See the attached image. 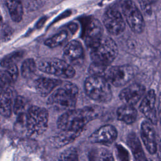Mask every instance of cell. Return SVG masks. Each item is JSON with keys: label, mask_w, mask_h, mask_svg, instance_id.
Wrapping results in <instances>:
<instances>
[{"label": "cell", "mask_w": 161, "mask_h": 161, "mask_svg": "<svg viewBox=\"0 0 161 161\" xmlns=\"http://www.w3.org/2000/svg\"><path fill=\"white\" fill-rule=\"evenodd\" d=\"M152 125L150 121H145L142 122L140 128L143 142L147 151L151 154L156 153L157 150L155 133Z\"/></svg>", "instance_id": "obj_14"}, {"label": "cell", "mask_w": 161, "mask_h": 161, "mask_svg": "<svg viewBox=\"0 0 161 161\" xmlns=\"http://www.w3.org/2000/svg\"><path fill=\"white\" fill-rule=\"evenodd\" d=\"M117 117L119 120L125 123L131 124L136 119L137 111L133 105L126 104L118 109Z\"/></svg>", "instance_id": "obj_19"}, {"label": "cell", "mask_w": 161, "mask_h": 161, "mask_svg": "<svg viewBox=\"0 0 161 161\" xmlns=\"http://www.w3.org/2000/svg\"><path fill=\"white\" fill-rule=\"evenodd\" d=\"M134 76V70L130 65L111 67L106 70L104 77L114 86H121L127 84Z\"/></svg>", "instance_id": "obj_9"}, {"label": "cell", "mask_w": 161, "mask_h": 161, "mask_svg": "<svg viewBox=\"0 0 161 161\" xmlns=\"http://www.w3.org/2000/svg\"><path fill=\"white\" fill-rule=\"evenodd\" d=\"M109 84L104 75H90L85 80V92L91 99L96 102L108 103L113 96Z\"/></svg>", "instance_id": "obj_3"}, {"label": "cell", "mask_w": 161, "mask_h": 161, "mask_svg": "<svg viewBox=\"0 0 161 161\" xmlns=\"http://www.w3.org/2000/svg\"><path fill=\"white\" fill-rule=\"evenodd\" d=\"M77 87L71 82L62 83L48 99V105L52 109L65 112L74 109L77 102Z\"/></svg>", "instance_id": "obj_2"}, {"label": "cell", "mask_w": 161, "mask_h": 161, "mask_svg": "<svg viewBox=\"0 0 161 161\" xmlns=\"http://www.w3.org/2000/svg\"><path fill=\"white\" fill-rule=\"evenodd\" d=\"M158 114L161 120V93L158 97Z\"/></svg>", "instance_id": "obj_34"}, {"label": "cell", "mask_w": 161, "mask_h": 161, "mask_svg": "<svg viewBox=\"0 0 161 161\" xmlns=\"http://www.w3.org/2000/svg\"><path fill=\"white\" fill-rule=\"evenodd\" d=\"M127 143L130 148L135 158L137 160H145L146 158L143 153L139 139L135 133H131L127 138Z\"/></svg>", "instance_id": "obj_21"}, {"label": "cell", "mask_w": 161, "mask_h": 161, "mask_svg": "<svg viewBox=\"0 0 161 161\" xmlns=\"http://www.w3.org/2000/svg\"><path fill=\"white\" fill-rule=\"evenodd\" d=\"M30 108V106L28 101L24 97L16 96L13 105V111L16 114L19 115L26 113Z\"/></svg>", "instance_id": "obj_26"}, {"label": "cell", "mask_w": 161, "mask_h": 161, "mask_svg": "<svg viewBox=\"0 0 161 161\" xmlns=\"http://www.w3.org/2000/svg\"><path fill=\"white\" fill-rule=\"evenodd\" d=\"M6 4L13 21L19 22L23 14V8L21 0H6Z\"/></svg>", "instance_id": "obj_22"}, {"label": "cell", "mask_w": 161, "mask_h": 161, "mask_svg": "<svg viewBox=\"0 0 161 161\" xmlns=\"http://www.w3.org/2000/svg\"><path fill=\"white\" fill-rule=\"evenodd\" d=\"M118 155L121 160H128V154L126 150L121 146L119 145L118 148Z\"/></svg>", "instance_id": "obj_31"}, {"label": "cell", "mask_w": 161, "mask_h": 161, "mask_svg": "<svg viewBox=\"0 0 161 161\" xmlns=\"http://www.w3.org/2000/svg\"><path fill=\"white\" fill-rule=\"evenodd\" d=\"M62 83V82L58 79L48 77H40L35 82V88L42 96H47Z\"/></svg>", "instance_id": "obj_17"}, {"label": "cell", "mask_w": 161, "mask_h": 161, "mask_svg": "<svg viewBox=\"0 0 161 161\" xmlns=\"http://www.w3.org/2000/svg\"><path fill=\"white\" fill-rule=\"evenodd\" d=\"M46 19H47L46 17H43V18H42L41 19H40V21H39L37 23V24H36V27H37L38 28L42 27V26H43V25L44 24V23L45 22Z\"/></svg>", "instance_id": "obj_32"}, {"label": "cell", "mask_w": 161, "mask_h": 161, "mask_svg": "<svg viewBox=\"0 0 161 161\" xmlns=\"http://www.w3.org/2000/svg\"><path fill=\"white\" fill-rule=\"evenodd\" d=\"M89 158L92 160H113L114 158L109 150L104 148H94L90 152Z\"/></svg>", "instance_id": "obj_24"}, {"label": "cell", "mask_w": 161, "mask_h": 161, "mask_svg": "<svg viewBox=\"0 0 161 161\" xmlns=\"http://www.w3.org/2000/svg\"><path fill=\"white\" fill-rule=\"evenodd\" d=\"M69 38V33L65 30H62L53 36L48 38L45 42V45L50 48H54L64 44Z\"/></svg>", "instance_id": "obj_23"}, {"label": "cell", "mask_w": 161, "mask_h": 161, "mask_svg": "<svg viewBox=\"0 0 161 161\" xmlns=\"http://www.w3.org/2000/svg\"><path fill=\"white\" fill-rule=\"evenodd\" d=\"M69 28L70 30V31L72 32H75L76 30H77V25L76 24H74V23H71L69 25Z\"/></svg>", "instance_id": "obj_33"}, {"label": "cell", "mask_w": 161, "mask_h": 161, "mask_svg": "<svg viewBox=\"0 0 161 161\" xmlns=\"http://www.w3.org/2000/svg\"><path fill=\"white\" fill-rule=\"evenodd\" d=\"M108 70V66L101 65L92 62L88 69V72L90 75H104Z\"/></svg>", "instance_id": "obj_28"}, {"label": "cell", "mask_w": 161, "mask_h": 161, "mask_svg": "<svg viewBox=\"0 0 161 161\" xmlns=\"http://www.w3.org/2000/svg\"><path fill=\"white\" fill-rule=\"evenodd\" d=\"M103 24L107 31L111 35H118L125 30V23L121 13L116 9L107 10L103 17Z\"/></svg>", "instance_id": "obj_10"}, {"label": "cell", "mask_w": 161, "mask_h": 161, "mask_svg": "<svg viewBox=\"0 0 161 161\" xmlns=\"http://www.w3.org/2000/svg\"><path fill=\"white\" fill-rule=\"evenodd\" d=\"M48 113L46 109L36 106H30L26 114V130L29 135H38L47 129Z\"/></svg>", "instance_id": "obj_5"}, {"label": "cell", "mask_w": 161, "mask_h": 161, "mask_svg": "<svg viewBox=\"0 0 161 161\" xmlns=\"http://www.w3.org/2000/svg\"><path fill=\"white\" fill-rule=\"evenodd\" d=\"M24 52L22 51L14 52L4 57L1 62V65L3 67H8L16 65L18 61L23 57Z\"/></svg>", "instance_id": "obj_27"}, {"label": "cell", "mask_w": 161, "mask_h": 161, "mask_svg": "<svg viewBox=\"0 0 161 161\" xmlns=\"http://www.w3.org/2000/svg\"><path fill=\"white\" fill-rule=\"evenodd\" d=\"M13 30L11 26L7 24L2 25L1 26V40L2 42H6L9 40L13 35Z\"/></svg>", "instance_id": "obj_30"}, {"label": "cell", "mask_w": 161, "mask_h": 161, "mask_svg": "<svg viewBox=\"0 0 161 161\" xmlns=\"http://www.w3.org/2000/svg\"><path fill=\"white\" fill-rule=\"evenodd\" d=\"M90 50L92 62L108 67L116 57L118 52L116 43L109 37L103 38L97 45Z\"/></svg>", "instance_id": "obj_4"}, {"label": "cell", "mask_w": 161, "mask_h": 161, "mask_svg": "<svg viewBox=\"0 0 161 161\" xmlns=\"http://www.w3.org/2000/svg\"><path fill=\"white\" fill-rule=\"evenodd\" d=\"M16 97L15 91L10 86L1 89V114L3 117L8 118L11 116Z\"/></svg>", "instance_id": "obj_16"}, {"label": "cell", "mask_w": 161, "mask_h": 161, "mask_svg": "<svg viewBox=\"0 0 161 161\" xmlns=\"http://www.w3.org/2000/svg\"><path fill=\"white\" fill-rule=\"evenodd\" d=\"M82 25V38L86 46L91 49L103 38L102 25L98 19L92 17L86 18Z\"/></svg>", "instance_id": "obj_7"}, {"label": "cell", "mask_w": 161, "mask_h": 161, "mask_svg": "<svg viewBox=\"0 0 161 161\" xmlns=\"http://www.w3.org/2000/svg\"><path fill=\"white\" fill-rule=\"evenodd\" d=\"M117 130L112 125H104L95 131L89 136V141L93 143L111 144L117 138Z\"/></svg>", "instance_id": "obj_11"}, {"label": "cell", "mask_w": 161, "mask_h": 161, "mask_svg": "<svg viewBox=\"0 0 161 161\" xmlns=\"http://www.w3.org/2000/svg\"><path fill=\"white\" fill-rule=\"evenodd\" d=\"M82 131L62 130V132L53 137L52 140V145L55 147H61L69 144L75 140Z\"/></svg>", "instance_id": "obj_18"}, {"label": "cell", "mask_w": 161, "mask_h": 161, "mask_svg": "<svg viewBox=\"0 0 161 161\" xmlns=\"http://www.w3.org/2000/svg\"><path fill=\"white\" fill-rule=\"evenodd\" d=\"M159 155H160V157L161 158V146H160V149H159Z\"/></svg>", "instance_id": "obj_36"}, {"label": "cell", "mask_w": 161, "mask_h": 161, "mask_svg": "<svg viewBox=\"0 0 161 161\" xmlns=\"http://www.w3.org/2000/svg\"><path fill=\"white\" fill-rule=\"evenodd\" d=\"M99 114V109L96 107H86L82 109L65 111L58 118V128L61 130L82 131L84 127L90 121Z\"/></svg>", "instance_id": "obj_1"}, {"label": "cell", "mask_w": 161, "mask_h": 161, "mask_svg": "<svg viewBox=\"0 0 161 161\" xmlns=\"http://www.w3.org/2000/svg\"><path fill=\"white\" fill-rule=\"evenodd\" d=\"M147 2L148 3H155L156 2L157 0H146Z\"/></svg>", "instance_id": "obj_35"}, {"label": "cell", "mask_w": 161, "mask_h": 161, "mask_svg": "<svg viewBox=\"0 0 161 161\" xmlns=\"http://www.w3.org/2000/svg\"><path fill=\"white\" fill-rule=\"evenodd\" d=\"M18 69L16 65L6 67V69L1 72V89L9 87L13 84L18 77Z\"/></svg>", "instance_id": "obj_20"}, {"label": "cell", "mask_w": 161, "mask_h": 161, "mask_svg": "<svg viewBox=\"0 0 161 161\" xmlns=\"http://www.w3.org/2000/svg\"><path fill=\"white\" fill-rule=\"evenodd\" d=\"M156 95L153 90L149 91L142 101L139 109L140 111L152 123L157 122V112L155 109Z\"/></svg>", "instance_id": "obj_13"}, {"label": "cell", "mask_w": 161, "mask_h": 161, "mask_svg": "<svg viewBox=\"0 0 161 161\" xmlns=\"http://www.w3.org/2000/svg\"><path fill=\"white\" fill-rule=\"evenodd\" d=\"M65 60L71 64H80L84 59V50L82 44L77 40L69 42L64 49Z\"/></svg>", "instance_id": "obj_12"}, {"label": "cell", "mask_w": 161, "mask_h": 161, "mask_svg": "<svg viewBox=\"0 0 161 161\" xmlns=\"http://www.w3.org/2000/svg\"><path fill=\"white\" fill-rule=\"evenodd\" d=\"M60 159L62 160H78L77 152L75 148H69L61 153Z\"/></svg>", "instance_id": "obj_29"}, {"label": "cell", "mask_w": 161, "mask_h": 161, "mask_svg": "<svg viewBox=\"0 0 161 161\" xmlns=\"http://www.w3.org/2000/svg\"><path fill=\"white\" fill-rule=\"evenodd\" d=\"M36 65L35 60L32 58L26 59L22 64L21 73L24 78H30L35 73Z\"/></svg>", "instance_id": "obj_25"}, {"label": "cell", "mask_w": 161, "mask_h": 161, "mask_svg": "<svg viewBox=\"0 0 161 161\" xmlns=\"http://www.w3.org/2000/svg\"><path fill=\"white\" fill-rule=\"evenodd\" d=\"M121 5L123 15L130 28L135 33H142L144 30V20L135 4L132 0H122Z\"/></svg>", "instance_id": "obj_8"}, {"label": "cell", "mask_w": 161, "mask_h": 161, "mask_svg": "<svg viewBox=\"0 0 161 161\" xmlns=\"http://www.w3.org/2000/svg\"><path fill=\"white\" fill-rule=\"evenodd\" d=\"M145 87L139 84H132L125 87L119 94V99L126 104L133 105L138 102L145 93Z\"/></svg>", "instance_id": "obj_15"}, {"label": "cell", "mask_w": 161, "mask_h": 161, "mask_svg": "<svg viewBox=\"0 0 161 161\" xmlns=\"http://www.w3.org/2000/svg\"><path fill=\"white\" fill-rule=\"evenodd\" d=\"M38 67L43 72L65 79L72 78L75 74V69L70 64L57 58L42 60L39 62Z\"/></svg>", "instance_id": "obj_6"}]
</instances>
